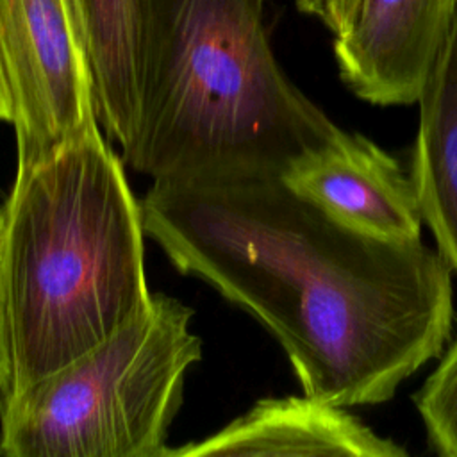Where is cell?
<instances>
[{
    "label": "cell",
    "instance_id": "9c48e42d",
    "mask_svg": "<svg viewBox=\"0 0 457 457\" xmlns=\"http://www.w3.org/2000/svg\"><path fill=\"white\" fill-rule=\"evenodd\" d=\"M87 61L95 116L127 148L139 118L150 0H70Z\"/></svg>",
    "mask_w": 457,
    "mask_h": 457
},
{
    "label": "cell",
    "instance_id": "8fae6325",
    "mask_svg": "<svg viewBox=\"0 0 457 457\" xmlns=\"http://www.w3.org/2000/svg\"><path fill=\"white\" fill-rule=\"evenodd\" d=\"M432 450L457 457V339L414 396Z\"/></svg>",
    "mask_w": 457,
    "mask_h": 457
},
{
    "label": "cell",
    "instance_id": "6da1fadb",
    "mask_svg": "<svg viewBox=\"0 0 457 457\" xmlns=\"http://www.w3.org/2000/svg\"><path fill=\"white\" fill-rule=\"evenodd\" d=\"M141 211L182 273L277 337L307 396L389 402L450 339L452 268L437 248L355 232L282 177L155 180Z\"/></svg>",
    "mask_w": 457,
    "mask_h": 457
},
{
    "label": "cell",
    "instance_id": "30bf717a",
    "mask_svg": "<svg viewBox=\"0 0 457 457\" xmlns=\"http://www.w3.org/2000/svg\"><path fill=\"white\" fill-rule=\"evenodd\" d=\"M411 180L436 248L457 273V12L418 95Z\"/></svg>",
    "mask_w": 457,
    "mask_h": 457
},
{
    "label": "cell",
    "instance_id": "8992f818",
    "mask_svg": "<svg viewBox=\"0 0 457 457\" xmlns=\"http://www.w3.org/2000/svg\"><path fill=\"white\" fill-rule=\"evenodd\" d=\"M457 0H362L334 36L343 82L375 105H409L450 30Z\"/></svg>",
    "mask_w": 457,
    "mask_h": 457
},
{
    "label": "cell",
    "instance_id": "277c9868",
    "mask_svg": "<svg viewBox=\"0 0 457 457\" xmlns=\"http://www.w3.org/2000/svg\"><path fill=\"white\" fill-rule=\"evenodd\" d=\"M193 311L154 293L105 341L0 402L4 457H164L202 343Z\"/></svg>",
    "mask_w": 457,
    "mask_h": 457
},
{
    "label": "cell",
    "instance_id": "5bb4252c",
    "mask_svg": "<svg viewBox=\"0 0 457 457\" xmlns=\"http://www.w3.org/2000/svg\"><path fill=\"white\" fill-rule=\"evenodd\" d=\"M0 120L2 121H12V104H11V95L9 87L4 77L2 62H0Z\"/></svg>",
    "mask_w": 457,
    "mask_h": 457
},
{
    "label": "cell",
    "instance_id": "5b68a950",
    "mask_svg": "<svg viewBox=\"0 0 457 457\" xmlns=\"http://www.w3.org/2000/svg\"><path fill=\"white\" fill-rule=\"evenodd\" d=\"M0 62L18 161L39 157L98 125L70 0H0Z\"/></svg>",
    "mask_w": 457,
    "mask_h": 457
},
{
    "label": "cell",
    "instance_id": "7c38bea8",
    "mask_svg": "<svg viewBox=\"0 0 457 457\" xmlns=\"http://www.w3.org/2000/svg\"><path fill=\"white\" fill-rule=\"evenodd\" d=\"M362 0H328L323 25L336 36L350 27L355 20Z\"/></svg>",
    "mask_w": 457,
    "mask_h": 457
},
{
    "label": "cell",
    "instance_id": "3957f363",
    "mask_svg": "<svg viewBox=\"0 0 457 457\" xmlns=\"http://www.w3.org/2000/svg\"><path fill=\"white\" fill-rule=\"evenodd\" d=\"M268 0H150L139 118L123 161L171 182L284 177L343 130L278 64Z\"/></svg>",
    "mask_w": 457,
    "mask_h": 457
},
{
    "label": "cell",
    "instance_id": "9a60e30c",
    "mask_svg": "<svg viewBox=\"0 0 457 457\" xmlns=\"http://www.w3.org/2000/svg\"><path fill=\"white\" fill-rule=\"evenodd\" d=\"M7 371H9V362H7V348H5V336H4V323H2V311H0V391L7 382Z\"/></svg>",
    "mask_w": 457,
    "mask_h": 457
},
{
    "label": "cell",
    "instance_id": "4fadbf2b",
    "mask_svg": "<svg viewBox=\"0 0 457 457\" xmlns=\"http://www.w3.org/2000/svg\"><path fill=\"white\" fill-rule=\"evenodd\" d=\"M295 5L300 12L307 14V16H314L323 21L328 0H295Z\"/></svg>",
    "mask_w": 457,
    "mask_h": 457
},
{
    "label": "cell",
    "instance_id": "7a4b0ae2",
    "mask_svg": "<svg viewBox=\"0 0 457 457\" xmlns=\"http://www.w3.org/2000/svg\"><path fill=\"white\" fill-rule=\"evenodd\" d=\"M141 202L100 125L18 161L0 212L5 402L89 352L154 298Z\"/></svg>",
    "mask_w": 457,
    "mask_h": 457
},
{
    "label": "cell",
    "instance_id": "ba28073f",
    "mask_svg": "<svg viewBox=\"0 0 457 457\" xmlns=\"http://www.w3.org/2000/svg\"><path fill=\"white\" fill-rule=\"evenodd\" d=\"M204 455L405 457L407 450L378 436L346 407L303 395L259 400L205 439L164 452V457Z\"/></svg>",
    "mask_w": 457,
    "mask_h": 457
},
{
    "label": "cell",
    "instance_id": "52a82bcc",
    "mask_svg": "<svg viewBox=\"0 0 457 457\" xmlns=\"http://www.w3.org/2000/svg\"><path fill=\"white\" fill-rule=\"evenodd\" d=\"M345 227L386 241L421 239V212L411 175L362 134L341 132L282 177Z\"/></svg>",
    "mask_w": 457,
    "mask_h": 457
}]
</instances>
